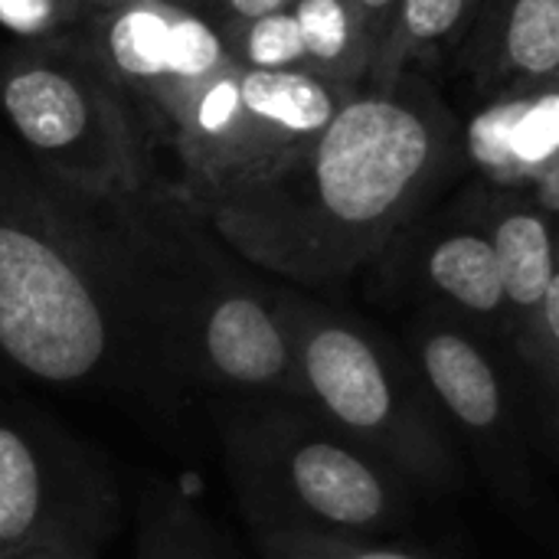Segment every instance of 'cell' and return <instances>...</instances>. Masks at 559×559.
Wrapping results in <instances>:
<instances>
[{
  "label": "cell",
  "mask_w": 559,
  "mask_h": 559,
  "mask_svg": "<svg viewBox=\"0 0 559 559\" xmlns=\"http://www.w3.org/2000/svg\"><path fill=\"white\" fill-rule=\"evenodd\" d=\"M210 259L0 187V354L59 390L187 396L174 337Z\"/></svg>",
  "instance_id": "obj_1"
},
{
  "label": "cell",
  "mask_w": 559,
  "mask_h": 559,
  "mask_svg": "<svg viewBox=\"0 0 559 559\" xmlns=\"http://www.w3.org/2000/svg\"><path fill=\"white\" fill-rule=\"evenodd\" d=\"M455 157V118L413 75L350 95L314 134L193 203L249 265L328 288L377 265Z\"/></svg>",
  "instance_id": "obj_2"
},
{
  "label": "cell",
  "mask_w": 559,
  "mask_h": 559,
  "mask_svg": "<svg viewBox=\"0 0 559 559\" xmlns=\"http://www.w3.org/2000/svg\"><path fill=\"white\" fill-rule=\"evenodd\" d=\"M305 403L409 488L465 481L462 445L409 354L354 311L298 292H272Z\"/></svg>",
  "instance_id": "obj_3"
},
{
  "label": "cell",
  "mask_w": 559,
  "mask_h": 559,
  "mask_svg": "<svg viewBox=\"0 0 559 559\" xmlns=\"http://www.w3.org/2000/svg\"><path fill=\"white\" fill-rule=\"evenodd\" d=\"M216 426L229 488L252 534L373 540L409 514L413 488L305 400L219 396Z\"/></svg>",
  "instance_id": "obj_4"
},
{
  "label": "cell",
  "mask_w": 559,
  "mask_h": 559,
  "mask_svg": "<svg viewBox=\"0 0 559 559\" xmlns=\"http://www.w3.org/2000/svg\"><path fill=\"white\" fill-rule=\"evenodd\" d=\"M403 350L423 373L462 452L511 501L534 498V419L508 347L481 331L419 311Z\"/></svg>",
  "instance_id": "obj_5"
},
{
  "label": "cell",
  "mask_w": 559,
  "mask_h": 559,
  "mask_svg": "<svg viewBox=\"0 0 559 559\" xmlns=\"http://www.w3.org/2000/svg\"><path fill=\"white\" fill-rule=\"evenodd\" d=\"M118 514L102 455L49 416L0 400V557L46 540L102 547Z\"/></svg>",
  "instance_id": "obj_6"
},
{
  "label": "cell",
  "mask_w": 559,
  "mask_h": 559,
  "mask_svg": "<svg viewBox=\"0 0 559 559\" xmlns=\"http://www.w3.org/2000/svg\"><path fill=\"white\" fill-rule=\"evenodd\" d=\"M0 108L23 144L75 193L131 197L141 164L105 85L66 62L29 59L0 79Z\"/></svg>",
  "instance_id": "obj_7"
},
{
  "label": "cell",
  "mask_w": 559,
  "mask_h": 559,
  "mask_svg": "<svg viewBox=\"0 0 559 559\" xmlns=\"http://www.w3.org/2000/svg\"><path fill=\"white\" fill-rule=\"evenodd\" d=\"M174 357L187 393L305 400L272 292L219 272L216 262L183 305Z\"/></svg>",
  "instance_id": "obj_8"
},
{
  "label": "cell",
  "mask_w": 559,
  "mask_h": 559,
  "mask_svg": "<svg viewBox=\"0 0 559 559\" xmlns=\"http://www.w3.org/2000/svg\"><path fill=\"white\" fill-rule=\"evenodd\" d=\"M350 98L308 66L295 69H242L236 72V111L203 167L190 177V200L200 203L213 190L259 170L295 141L321 131Z\"/></svg>",
  "instance_id": "obj_9"
},
{
  "label": "cell",
  "mask_w": 559,
  "mask_h": 559,
  "mask_svg": "<svg viewBox=\"0 0 559 559\" xmlns=\"http://www.w3.org/2000/svg\"><path fill=\"white\" fill-rule=\"evenodd\" d=\"M393 285L400 295L419 301V311L449 314L504 344L508 308L485 223L452 226L423 239L409 262L396 265Z\"/></svg>",
  "instance_id": "obj_10"
},
{
  "label": "cell",
  "mask_w": 559,
  "mask_h": 559,
  "mask_svg": "<svg viewBox=\"0 0 559 559\" xmlns=\"http://www.w3.org/2000/svg\"><path fill=\"white\" fill-rule=\"evenodd\" d=\"M468 154L498 183H534L559 160V95L544 85L488 105L468 124Z\"/></svg>",
  "instance_id": "obj_11"
},
{
  "label": "cell",
  "mask_w": 559,
  "mask_h": 559,
  "mask_svg": "<svg viewBox=\"0 0 559 559\" xmlns=\"http://www.w3.org/2000/svg\"><path fill=\"white\" fill-rule=\"evenodd\" d=\"M485 229L498 259L501 295L508 308V344L511 334L540 318L547 301L559 298L554 223L531 203H508L485 219Z\"/></svg>",
  "instance_id": "obj_12"
},
{
  "label": "cell",
  "mask_w": 559,
  "mask_h": 559,
  "mask_svg": "<svg viewBox=\"0 0 559 559\" xmlns=\"http://www.w3.org/2000/svg\"><path fill=\"white\" fill-rule=\"evenodd\" d=\"M174 7L154 0H124L105 16L102 49L108 66L131 85L160 98L167 88V39Z\"/></svg>",
  "instance_id": "obj_13"
},
{
  "label": "cell",
  "mask_w": 559,
  "mask_h": 559,
  "mask_svg": "<svg viewBox=\"0 0 559 559\" xmlns=\"http://www.w3.org/2000/svg\"><path fill=\"white\" fill-rule=\"evenodd\" d=\"M288 10L301 29L308 69L344 85L347 79L370 72L373 52L354 0H292Z\"/></svg>",
  "instance_id": "obj_14"
},
{
  "label": "cell",
  "mask_w": 559,
  "mask_h": 559,
  "mask_svg": "<svg viewBox=\"0 0 559 559\" xmlns=\"http://www.w3.org/2000/svg\"><path fill=\"white\" fill-rule=\"evenodd\" d=\"M498 59L527 88L554 85L559 69V0H508L498 26Z\"/></svg>",
  "instance_id": "obj_15"
},
{
  "label": "cell",
  "mask_w": 559,
  "mask_h": 559,
  "mask_svg": "<svg viewBox=\"0 0 559 559\" xmlns=\"http://www.w3.org/2000/svg\"><path fill=\"white\" fill-rule=\"evenodd\" d=\"M478 3L481 0H396L386 46L370 69L377 82L390 85L413 59H423L436 46L452 39L472 20Z\"/></svg>",
  "instance_id": "obj_16"
},
{
  "label": "cell",
  "mask_w": 559,
  "mask_h": 559,
  "mask_svg": "<svg viewBox=\"0 0 559 559\" xmlns=\"http://www.w3.org/2000/svg\"><path fill=\"white\" fill-rule=\"evenodd\" d=\"M229 62L233 59L226 52V43L210 23L193 13L174 10L167 39V88L160 95V105L170 111L180 98L213 82Z\"/></svg>",
  "instance_id": "obj_17"
},
{
  "label": "cell",
  "mask_w": 559,
  "mask_h": 559,
  "mask_svg": "<svg viewBox=\"0 0 559 559\" xmlns=\"http://www.w3.org/2000/svg\"><path fill=\"white\" fill-rule=\"evenodd\" d=\"M138 559H223V550L197 508L160 498L147 508L138 537Z\"/></svg>",
  "instance_id": "obj_18"
},
{
  "label": "cell",
  "mask_w": 559,
  "mask_h": 559,
  "mask_svg": "<svg viewBox=\"0 0 559 559\" xmlns=\"http://www.w3.org/2000/svg\"><path fill=\"white\" fill-rule=\"evenodd\" d=\"M226 52L242 69H295L305 62V43L301 29L292 16V10H278L259 20L233 23Z\"/></svg>",
  "instance_id": "obj_19"
},
{
  "label": "cell",
  "mask_w": 559,
  "mask_h": 559,
  "mask_svg": "<svg viewBox=\"0 0 559 559\" xmlns=\"http://www.w3.org/2000/svg\"><path fill=\"white\" fill-rule=\"evenodd\" d=\"M265 559H423L406 550L380 547L367 537L344 534H311V531H272L255 534Z\"/></svg>",
  "instance_id": "obj_20"
},
{
  "label": "cell",
  "mask_w": 559,
  "mask_h": 559,
  "mask_svg": "<svg viewBox=\"0 0 559 559\" xmlns=\"http://www.w3.org/2000/svg\"><path fill=\"white\" fill-rule=\"evenodd\" d=\"M75 0H0V26L16 36H43L66 23Z\"/></svg>",
  "instance_id": "obj_21"
},
{
  "label": "cell",
  "mask_w": 559,
  "mask_h": 559,
  "mask_svg": "<svg viewBox=\"0 0 559 559\" xmlns=\"http://www.w3.org/2000/svg\"><path fill=\"white\" fill-rule=\"evenodd\" d=\"M360 16H364V29H367V39H370V52H373V62L380 56V49L386 46V36H390V26H393V13H396V0H354ZM373 69V66H370Z\"/></svg>",
  "instance_id": "obj_22"
},
{
  "label": "cell",
  "mask_w": 559,
  "mask_h": 559,
  "mask_svg": "<svg viewBox=\"0 0 559 559\" xmlns=\"http://www.w3.org/2000/svg\"><path fill=\"white\" fill-rule=\"evenodd\" d=\"M0 559H98V547L75 544V540H46V544H29L23 550H13Z\"/></svg>",
  "instance_id": "obj_23"
},
{
  "label": "cell",
  "mask_w": 559,
  "mask_h": 559,
  "mask_svg": "<svg viewBox=\"0 0 559 559\" xmlns=\"http://www.w3.org/2000/svg\"><path fill=\"white\" fill-rule=\"evenodd\" d=\"M226 7L233 10L236 23H246V20H259V16L288 10L292 0H226Z\"/></svg>",
  "instance_id": "obj_24"
},
{
  "label": "cell",
  "mask_w": 559,
  "mask_h": 559,
  "mask_svg": "<svg viewBox=\"0 0 559 559\" xmlns=\"http://www.w3.org/2000/svg\"><path fill=\"white\" fill-rule=\"evenodd\" d=\"M154 3H160V7H174V10H177V3H183V0H154Z\"/></svg>",
  "instance_id": "obj_25"
}]
</instances>
